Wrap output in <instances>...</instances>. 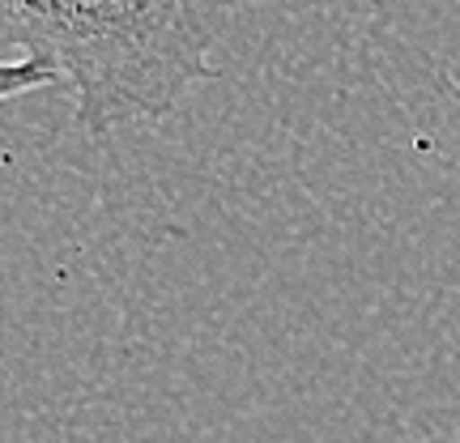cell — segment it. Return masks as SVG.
I'll return each mask as SVG.
<instances>
[{
	"label": "cell",
	"instance_id": "6da1fadb",
	"mask_svg": "<svg viewBox=\"0 0 460 443\" xmlns=\"http://www.w3.org/2000/svg\"><path fill=\"white\" fill-rule=\"evenodd\" d=\"M234 0H0V60L43 56L90 137L154 124L205 77Z\"/></svg>",
	"mask_w": 460,
	"mask_h": 443
}]
</instances>
